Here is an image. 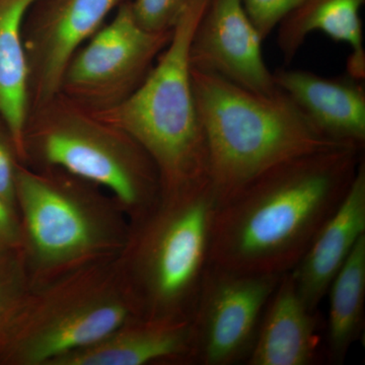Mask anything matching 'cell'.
<instances>
[{
  "label": "cell",
  "mask_w": 365,
  "mask_h": 365,
  "mask_svg": "<svg viewBox=\"0 0 365 365\" xmlns=\"http://www.w3.org/2000/svg\"><path fill=\"white\" fill-rule=\"evenodd\" d=\"M173 31L151 33L137 24L130 4L91 36L71 59L62 86L91 98L129 95L145 78L153 58L169 44Z\"/></svg>",
  "instance_id": "9c48e42d"
},
{
  "label": "cell",
  "mask_w": 365,
  "mask_h": 365,
  "mask_svg": "<svg viewBox=\"0 0 365 365\" xmlns=\"http://www.w3.org/2000/svg\"><path fill=\"white\" fill-rule=\"evenodd\" d=\"M217 201L211 185L160 197L131 222L119 255L140 319L190 321L209 265Z\"/></svg>",
  "instance_id": "5b68a950"
},
{
  "label": "cell",
  "mask_w": 365,
  "mask_h": 365,
  "mask_svg": "<svg viewBox=\"0 0 365 365\" xmlns=\"http://www.w3.org/2000/svg\"><path fill=\"white\" fill-rule=\"evenodd\" d=\"M361 150L347 146L307 153L250 182L217 206L209 263L239 273L292 271L344 199Z\"/></svg>",
  "instance_id": "6da1fadb"
},
{
  "label": "cell",
  "mask_w": 365,
  "mask_h": 365,
  "mask_svg": "<svg viewBox=\"0 0 365 365\" xmlns=\"http://www.w3.org/2000/svg\"><path fill=\"white\" fill-rule=\"evenodd\" d=\"M137 318L119 256L30 280L11 307L9 357L19 364L51 365Z\"/></svg>",
  "instance_id": "277c9868"
},
{
  "label": "cell",
  "mask_w": 365,
  "mask_h": 365,
  "mask_svg": "<svg viewBox=\"0 0 365 365\" xmlns=\"http://www.w3.org/2000/svg\"><path fill=\"white\" fill-rule=\"evenodd\" d=\"M122 0H58L41 26L36 43L38 95L51 100L81 46L98 32Z\"/></svg>",
  "instance_id": "9a60e30c"
},
{
  "label": "cell",
  "mask_w": 365,
  "mask_h": 365,
  "mask_svg": "<svg viewBox=\"0 0 365 365\" xmlns=\"http://www.w3.org/2000/svg\"><path fill=\"white\" fill-rule=\"evenodd\" d=\"M281 276L234 272L209 263L191 317V364L246 362Z\"/></svg>",
  "instance_id": "ba28073f"
},
{
  "label": "cell",
  "mask_w": 365,
  "mask_h": 365,
  "mask_svg": "<svg viewBox=\"0 0 365 365\" xmlns=\"http://www.w3.org/2000/svg\"><path fill=\"white\" fill-rule=\"evenodd\" d=\"M0 245L7 248L19 249L23 245L21 222L16 208L0 196Z\"/></svg>",
  "instance_id": "44dd1931"
},
{
  "label": "cell",
  "mask_w": 365,
  "mask_h": 365,
  "mask_svg": "<svg viewBox=\"0 0 365 365\" xmlns=\"http://www.w3.org/2000/svg\"><path fill=\"white\" fill-rule=\"evenodd\" d=\"M364 1L300 0L277 26V44L285 64L294 60L309 34L319 31L337 42L350 46L347 74L364 81L365 50L360 9Z\"/></svg>",
  "instance_id": "2e32d148"
},
{
  "label": "cell",
  "mask_w": 365,
  "mask_h": 365,
  "mask_svg": "<svg viewBox=\"0 0 365 365\" xmlns=\"http://www.w3.org/2000/svg\"><path fill=\"white\" fill-rule=\"evenodd\" d=\"M327 295L329 314L324 355L329 364L339 365L364 329L365 235L355 245Z\"/></svg>",
  "instance_id": "ac0fdd59"
},
{
  "label": "cell",
  "mask_w": 365,
  "mask_h": 365,
  "mask_svg": "<svg viewBox=\"0 0 365 365\" xmlns=\"http://www.w3.org/2000/svg\"><path fill=\"white\" fill-rule=\"evenodd\" d=\"M208 0H190L157 66L118 103L112 122L150 155L160 175V197L210 184L205 133L197 111L190 44Z\"/></svg>",
  "instance_id": "3957f363"
},
{
  "label": "cell",
  "mask_w": 365,
  "mask_h": 365,
  "mask_svg": "<svg viewBox=\"0 0 365 365\" xmlns=\"http://www.w3.org/2000/svg\"><path fill=\"white\" fill-rule=\"evenodd\" d=\"M273 78L324 135L364 150L365 91L361 81L347 73L326 78L297 69H278Z\"/></svg>",
  "instance_id": "7c38bea8"
},
{
  "label": "cell",
  "mask_w": 365,
  "mask_h": 365,
  "mask_svg": "<svg viewBox=\"0 0 365 365\" xmlns=\"http://www.w3.org/2000/svg\"><path fill=\"white\" fill-rule=\"evenodd\" d=\"M4 288H6V281H4L2 275H0V309H1L4 302V294H6V289Z\"/></svg>",
  "instance_id": "603a6c76"
},
{
  "label": "cell",
  "mask_w": 365,
  "mask_h": 365,
  "mask_svg": "<svg viewBox=\"0 0 365 365\" xmlns=\"http://www.w3.org/2000/svg\"><path fill=\"white\" fill-rule=\"evenodd\" d=\"M191 76L217 206L279 163L316 151L356 148L324 135L282 91L260 95L215 74L191 68Z\"/></svg>",
  "instance_id": "7a4b0ae2"
},
{
  "label": "cell",
  "mask_w": 365,
  "mask_h": 365,
  "mask_svg": "<svg viewBox=\"0 0 365 365\" xmlns=\"http://www.w3.org/2000/svg\"><path fill=\"white\" fill-rule=\"evenodd\" d=\"M319 318L300 299L289 272L281 276L257 331L248 365H314L321 360Z\"/></svg>",
  "instance_id": "4fadbf2b"
},
{
  "label": "cell",
  "mask_w": 365,
  "mask_h": 365,
  "mask_svg": "<svg viewBox=\"0 0 365 365\" xmlns=\"http://www.w3.org/2000/svg\"><path fill=\"white\" fill-rule=\"evenodd\" d=\"M365 235V163L360 162L347 194L289 271L300 299L318 312L335 276Z\"/></svg>",
  "instance_id": "8fae6325"
},
{
  "label": "cell",
  "mask_w": 365,
  "mask_h": 365,
  "mask_svg": "<svg viewBox=\"0 0 365 365\" xmlns=\"http://www.w3.org/2000/svg\"><path fill=\"white\" fill-rule=\"evenodd\" d=\"M191 321V319H190ZM133 319L51 365L191 364V322Z\"/></svg>",
  "instance_id": "5bb4252c"
},
{
  "label": "cell",
  "mask_w": 365,
  "mask_h": 365,
  "mask_svg": "<svg viewBox=\"0 0 365 365\" xmlns=\"http://www.w3.org/2000/svg\"><path fill=\"white\" fill-rule=\"evenodd\" d=\"M300 0H242L245 11L253 21L263 40Z\"/></svg>",
  "instance_id": "ffe728a7"
},
{
  "label": "cell",
  "mask_w": 365,
  "mask_h": 365,
  "mask_svg": "<svg viewBox=\"0 0 365 365\" xmlns=\"http://www.w3.org/2000/svg\"><path fill=\"white\" fill-rule=\"evenodd\" d=\"M41 155L81 181L103 187L135 222L160 202V175L155 163L133 139L83 121H64L39 139Z\"/></svg>",
  "instance_id": "52a82bcc"
},
{
  "label": "cell",
  "mask_w": 365,
  "mask_h": 365,
  "mask_svg": "<svg viewBox=\"0 0 365 365\" xmlns=\"http://www.w3.org/2000/svg\"><path fill=\"white\" fill-rule=\"evenodd\" d=\"M190 0H134L132 14L139 26L151 33L173 31Z\"/></svg>",
  "instance_id": "d6986e66"
},
{
  "label": "cell",
  "mask_w": 365,
  "mask_h": 365,
  "mask_svg": "<svg viewBox=\"0 0 365 365\" xmlns=\"http://www.w3.org/2000/svg\"><path fill=\"white\" fill-rule=\"evenodd\" d=\"M16 173L11 150L0 139V196L14 208L16 207Z\"/></svg>",
  "instance_id": "7402d4cb"
},
{
  "label": "cell",
  "mask_w": 365,
  "mask_h": 365,
  "mask_svg": "<svg viewBox=\"0 0 365 365\" xmlns=\"http://www.w3.org/2000/svg\"><path fill=\"white\" fill-rule=\"evenodd\" d=\"M24 257L32 281L119 256L130 225L119 204L54 178L19 169Z\"/></svg>",
  "instance_id": "8992f818"
},
{
  "label": "cell",
  "mask_w": 365,
  "mask_h": 365,
  "mask_svg": "<svg viewBox=\"0 0 365 365\" xmlns=\"http://www.w3.org/2000/svg\"><path fill=\"white\" fill-rule=\"evenodd\" d=\"M37 0H0V115L14 148L26 151L29 66L24 48V18Z\"/></svg>",
  "instance_id": "e0dca14e"
},
{
  "label": "cell",
  "mask_w": 365,
  "mask_h": 365,
  "mask_svg": "<svg viewBox=\"0 0 365 365\" xmlns=\"http://www.w3.org/2000/svg\"><path fill=\"white\" fill-rule=\"evenodd\" d=\"M263 41L242 0H208L190 44V66L253 93L274 95L279 88L264 61Z\"/></svg>",
  "instance_id": "30bf717a"
}]
</instances>
